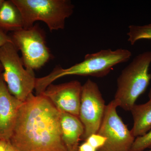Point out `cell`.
<instances>
[{
  "mask_svg": "<svg viewBox=\"0 0 151 151\" xmlns=\"http://www.w3.org/2000/svg\"><path fill=\"white\" fill-rule=\"evenodd\" d=\"M134 124L131 130L135 138L146 134L151 129V100L144 104H135L130 111Z\"/></svg>",
  "mask_w": 151,
  "mask_h": 151,
  "instance_id": "cell-12",
  "label": "cell"
},
{
  "mask_svg": "<svg viewBox=\"0 0 151 151\" xmlns=\"http://www.w3.org/2000/svg\"><path fill=\"white\" fill-rule=\"evenodd\" d=\"M63 141L68 151H78L79 141L84 133L83 124L79 118L59 111Z\"/></svg>",
  "mask_w": 151,
  "mask_h": 151,
  "instance_id": "cell-11",
  "label": "cell"
},
{
  "mask_svg": "<svg viewBox=\"0 0 151 151\" xmlns=\"http://www.w3.org/2000/svg\"><path fill=\"white\" fill-rule=\"evenodd\" d=\"M5 151H19L17 148H16L14 146L12 145L10 141L8 142Z\"/></svg>",
  "mask_w": 151,
  "mask_h": 151,
  "instance_id": "cell-20",
  "label": "cell"
},
{
  "mask_svg": "<svg viewBox=\"0 0 151 151\" xmlns=\"http://www.w3.org/2000/svg\"><path fill=\"white\" fill-rule=\"evenodd\" d=\"M106 141V138L97 133L89 136L85 141L98 150L105 145Z\"/></svg>",
  "mask_w": 151,
  "mask_h": 151,
  "instance_id": "cell-16",
  "label": "cell"
},
{
  "mask_svg": "<svg viewBox=\"0 0 151 151\" xmlns=\"http://www.w3.org/2000/svg\"><path fill=\"white\" fill-rule=\"evenodd\" d=\"M21 57L26 68L34 70L43 66L51 57L50 50L46 45L45 35L38 25L28 29H22L9 35Z\"/></svg>",
  "mask_w": 151,
  "mask_h": 151,
  "instance_id": "cell-6",
  "label": "cell"
},
{
  "mask_svg": "<svg viewBox=\"0 0 151 151\" xmlns=\"http://www.w3.org/2000/svg\"><path fill=\"white\" fill-rule=\"evenodd\" d=\"M22 18L23 29H28L38 21L46 24L50 31L63 29L65 20L73 14L70 0H12Z\"/></svg>",
  "mask_w": 151,
  "mask_h": 151,
  "instance_id": "cell-4",
  "label": "cell"
},
{
  "mask_svg": "<svg viewBox=\"0 0 151 151\" xmlns=\"http://www.w3.org/2000/svg\"><path fill=\"white\" fill-rule=\"evenodd\" d=\"M148 151H151V150H149Z\"/></svg>",
  "mask_w": 151,
  "mask_h": 151,
  "instance_id": "cell-24",
  "label": "cell"
},
{
  "mask_svg": "<svg viewBox=\"0 0 151 151\" xmlns=\"http://www.w3.org/2000/svg\"><path fill=\"white\" fill-rule=\"evenodd\" d=\"M3 71V69L2 68H0V73H1V72H2Z\"/></svg>",
  "mask_w": 151,
  "mask_h": 151,
  "instance_id": "cell-23",
  "label": "cell"
},
{
  "mask_svg": "<svg viewBox=\"0 0 151 151\" xmlns=\"http://www.w3.org/2000/svg\"><path fill=\"white\" fill-rule=\"evenodd\" d=\"M8 142L5 141L0 140V151H6Z\"/></svg>",
  "mask_w": 151,
  "mask_h": 151,
  "instance_id": "cell-19",
  "label": "cell"
},
{
  "mask_svg": "<svg viewBox=\"0 0 151 151\" xmlns=\"http://www.w3.org/2000/svg\"><path fill=\"white\" fill-rule=\"evenodd\" d=\"M148 96L149 99H150V100H151V89H150V91H149V93L148 94Z\"/></svg>",
  "mask_w": 151,
  "mask_h": 151,
  "instance_id": "cell-21",
  "label": "cell"
},
{
  "mask_svg": "<svg viewBox=\"0 0 151 151\" xmlns=\"http://www.w3.org/2000/svg\"><path fill=\"white\" fill-rule=\"evenodd\" d=\"M9 141L19 151H68L60 111L42 94L32 93L22 102Z\"/></svg>",
  "mask_w": 151,
  "mask_h": 151,
  "instance_id": "cell-1",
  "label": "cell"
},
{
  "mask_svg": "<svg viewBox=\"0 0 151 151\" xmlns=\"http://www.w3.org/2000/svg\"><path fill=\"white\" fill-rule=\"evenodd\" d=\"M128 41L132 45L142 40H151V23L143 25H131L127 33Z\"/></svg>",
  "mask_w": 151,
  "mask_h": 151,
  "instance_id": "cell-14",
  "label": "cell"
},
{
  "mask_svg": "<svg viewBox=\"0 0 151 151\" xmlns=\"http://www.w3.org/2000/svg\"><path fill=\"white\" fill-rule=\"evenodd\" d=\"M78 151H97V150L85 141L79 146Z\"/></svg>",
  "mask_w": 151,
  "mask_h": 151,
  "instance_id": "cell-18",
  "label": "cell"
},
{
  "mask_svg": "<svg viewBox=\"0 0 151 151\" xmlns=\"http://www.w3.org/2000/svg\"><path fill=\"white\" fill-rule=\"evenodd\" d=\"M82 85L74 80L59 84H51L41 94L59 111L79 118Z\"/></svg>",
  "mask_w": 151,
  "mask_h": 151,
  "instance_id": "cell-9",
  "label": "cell"
},
{
  "mask_svg": "<svg viewBox=\"0 0 151 151\" xmlns=\"http://www.w3.org/2000/svg\"><path fill=\"white\" fill-rule=\"evenodd\" d=\"M118 102L113 99L106 105L105 114L97 134L106 138L98 151H130L135 138L117 113Z\"/></svg>",
  "mask_w": 151,
  "mask_h": 151,
  "instance_id": "cell-7",
  "label": "cell"
},
{
  "mask_svg": "<svg viewBox=\"0 0 151 151\" xmlns=\"http://www.w3.org/2000/svg\"><path fill=\"white\" fill-rule=\"evenodd\" d=\"M2 72L0 73V140L8 142L22 102L11 94L4 81Z\"/></svg>",
  "mask_w": 151,
  "mask_h": 151,
  "instance_id": "cell-10",
  "label": "cell"
},
{
  "mask_svg": "<svg viewBox=\"0 0 151 151\" xmlns=\"http://www.w3.org/2000/svg\"><path fill=\"white\" fill-rule=\"evenodd\" d=\"M151 51L144 52L135 57L117 78L114 99L124 111H130L148 86L151 80Z\"/></svg>",
  "mask_w": 151,
  "mask_h": 151,
  "instance_id": "cell-3",
  "label": "cell"
},
{
  "mask_svg": "<svg viewBox=\"0 0 151 151\" xmlns=\"http://www.w3.org/2000/svg\"><path fill=\"white\" fill-rule=\"evenodd\" d=\"M8 42H12L10 36L0 30V48ZM0 68H3L2 66L1 63H0Z\"/></svg>",
  "mask_w": 151,
  "mask_h": 151,
  "instance_id": "cell-17",
  "label": "cell"
},
{
  "mask_svg": "<svg viewBox=\"0 0 151 151\" xmlns=\"http://www.w3.org/2000/svg\"><path fill=\"white\" fill-rule=\"evenodd\" d=\"M132 56L130 50L122 48L115 50L111 49L102 50L86 55L81 62L67 68L56 66L48 75L36 78L35 88L36 93L37 95L41 94L53 81L67 76L104 77L110 73L114 66L127 62Z\"/></svg>",
  "mask_w": 151,
  "mask_h": 151,
  "instance_id": "cell-2",
  "label": "cell"
},
{
  "mask_svg": "<svg viewBox=\"0 0 151 151\" xmlns=\"http://www.w3.org/2000/svg\"><path fill=\"white\" fill-rule=\"evenodd\" d=\"M4 1V0H0V9H1V7L2 6Z\"/></svg>",
  "mask_w": 151,
  "mask_h": 151,
  "instance_id": "cell-22",
  "label": "cell"
},
{
  "mask_svg": "<svg viewBox=\"0 0 151 151\" xmlns=\"http://www.w3.org/2000/svg\"><path fill=\"white\" fill-rule=\"evenodd\" d=\"M18 51L12 42L5 44L0 48V63L9 91L23 102L35 89L36 78L33 70L24 67Z\"/></svg>",
  "mask_w": 151,
  "mask_h": 151,
  "instance_id": "cell-5",
  "label": "cell"
},
{
  "mask_svg": "<svg viewBox=\"0 0 151 151\" xmlns=\"http://www.w3.org/2000/svg\"><path fill=\"white\" fill-rule=\"evenodd\" d=\"M106 107L98 85L88 79L82 85L79 109V119L84 128L81 140L85 141L89 136L98 132Z\"/></svg>",
  "mask_w": 151,
  "mask_h": 151,
  "instance_id": "cell-8",
  "label": "cell"
},
{
  "mask_svg": "<svg viewBox=\"0 0 151 151\" xmlns=\"http://www.w3.org/2000/svg\"><path fill=\"white\" fill-rule=\"evenodd\" d=\"M151 147V129L147 133L135 139L130 151H143Z\"/></svg>",
  "mask_w": 151,
  "mask_h": 151,
  "instance_id": "cell-15",
  "label": "cell"
},
{
  "mask_svg": "<svg viewBox=\"0 0 151 151\" xmlns=\"http://www.w3.org/2000/svg\"><path fill=\"white\" fill-rule=\"evenodd\" d=\"M23 28L22 18L12 0L4 1L0 9V30L6 33Z\"/></svg>",
  "mask_w": 151,
  "mask_h": 151,
  "instance_id": "cell-13",
  "label": "cell"
}]
</instances>
